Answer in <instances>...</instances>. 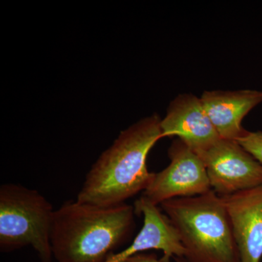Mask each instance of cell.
<instances>
[{
  "label": "cell",
  "mask_w": 262,
  "mask_h": 262,
  "mask_svg": "<svg viewBox=\"0 0 262 262\" xmlns=\"http://www.w3.org/2000/svg\"><path fill=\"white\" fill-rule=\"evenodd\" d=\"M134 206L68 201L55 210L51 244L57 262H106L130 237Z\"/></svg>",
  "instance_id": "2"
},
{
  "label": "cell",
  "mask_w": 262,
  "mask_h": 262,
  "mask_svg": "<svg viewBox=\"0 0 262 262\" xmlns=\"http://www.w3.org/2000/svg\"><path fill=\"white\" fill-rule=\"evenodd\" d=\"M160 206L177 229L189 262H239L229 215L214 191Z\"/></svg>",
  "instance_id": "3"
},
{
  "label": "cell",
  "mask_w": 262,
  "mask_h": 262,
  "mask_svg": "<svg viewBox=\"0 0 262 262\" xmlns=\"http://www.w3.org/2000/svg\"><path fill=\"white\" fill-rule=\"evenodd\" d=\"M53 210L35 189L15 184L0 187V248L8 252L32 246L42 262H51Z\"/></svg>",
  "instance_id": "4"
},
{
  "label": "cell",
  "mask_w": 262,
  "mask_h": 262,
  "mask_svg": "<svg viewBox=\"0 0 262 262\" xmlns=\"http://www.w3.org/2000/svg\"><path fill=\"white\" fill-rule=\"evenodd\" d=\"M163 138L178 136L199 155L222 139L206 113L201 98L191 94L179 95L169 105L160 121Z\"/></svg>",
  "instance_id": "7"
},
{
  "label": "cell",
  "mask_w": 262,
  "mask_h": 262,
  "mask_svg": "<svg viewBox=\"0 0 262 262\" xmlns=\"http://www.w3.org/2000/svg\"><path fill=\"white\" fill-rule=\"evenodd\" d=\"M160 121L158 115H153L122 131L88 173L76 201L115 206L144 192L155 174L148 170V155L163 139Z\"/></svg>",
  "instance_id": "1"
},
{
  "label": "cell",
  "mask_w": 262,
  "mask_h": 262,
  "mask_svg": "<svg viewBox=\"0 0 262 262\" xmlns=\"http://www.w3.org/2000/svg\"><path fill=\"white\" fill-rule=\"evenodd\" d=\"M236 141L262 164V131L246 130Z\"/></svg>",
  "instance_id": "11"
},
{
  "label": "cell",
  "mask_w": 262,
  "mask_h": 262,
  "mask_svg": "<svg viewBox=\"0 0 262 262\" xmlns=\"http://www.w3.org/2000/svg\"><path fill=\"white\" fill-rule=\"evenodd\" d=\"M168 155V166L155 173L142 196L158 206L169 200L201 195L212 190L203 160L187 144L176 139Z\"/></svg>",
  "instance_id": "5"
},
{
  "label": "cell",
  "mask_w": 262,
  "mask_h": 262,
  "mask_svg": "<svg viewBox=\"0 0 262 262\" xmlns=\"http://www.w3.org/2000/svg\"><path fill=\"white\" fill-rule=\"evenodd\" d=\"M134 208L136 214L144 217L142 228L128 247L115 253L106 262H123L134 255L151 249L163 251L161 262L185 256V248L177 229L158 206L141 196L135 202Z\"/></svg>",
  "instance_id": "8"
},
{
  "label": "cell",
  "mask_w": 262,
  "mask_h": 262,
  "mask_svg": "<svg viewBox=\"0 0 262 262\" xmlns=\"http://www.w3.org/2000/svg\"><path fill=\"white\" fill-rule=\"evenodd\" d=\"M212 190L225 196L262 185V164L236 141L221 139L198 155Z\"/></svg>",
  "instance_id": "6"
},
{
  "label": "cell",
  "mask_w": 262,
  "mask_h": 262,
  "mask_svg": "<svg viewBox=\"0 0 262 262\" xmlns=\"http://www.w3.org/2000/svg\"><path fill=\"white\" fill-rule=\"evenodd\" d=\"M201 99L220 137L236 141L246 132L242 126L244 117L262 103V91H206Z\"/></svg>",
  "instance_id": "10"
},
{
  "label": "cell",
  "mask_w": 262,
  "mask_h": 262,
  "mask_svg": "<svg viewBox=\"0 0 262 262\" xmlns=\"http://www.w3.org/2000/svg\"><path fill=\"white\" fill-rule=\"evenodd\" d=\"M123 262H161L155 253H140L127 258Z\"/></svg>",
  "instance_id": "12"
},
{
  "label": "cell",
  "mask_w": 262,
  "mask_h": 262,
  "mask_svg": "<svg viewBox=\"0 0 262 262\" xmlns=\"http://www.w3.org/2000/svg\"><path fill=\"white\" fill-rule=\"evenodd\" d=\"M220 196L232 226L239 262H261L262 185Z\"/></svg>",
  "instance_id": "9"
}]
</instances>
